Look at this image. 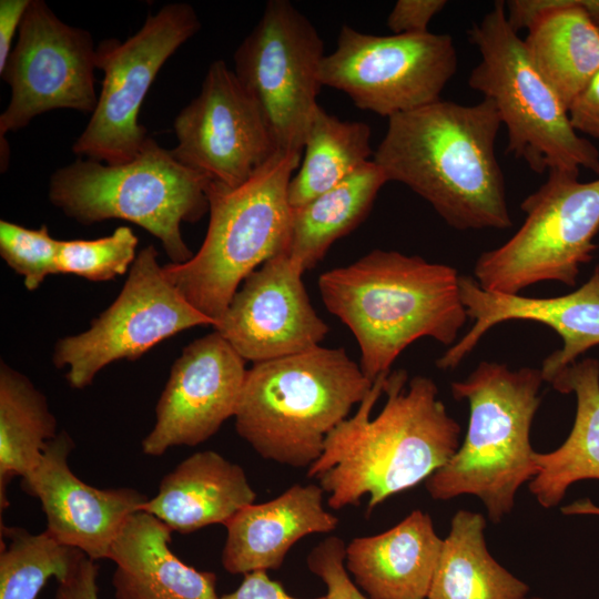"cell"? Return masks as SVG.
Wrapping results in <instances>:
<instances>
[{"label":"cell","instance_id":"obj_1","mask_svg":"<svg viewBox=\"0 0 599 599\" xmlns=\"http://www.w3.org/2000/svg\"><path fill=\"white\" fill-rule=\"evenodd\" d=\"M406 370L380 375L356 413L325 438L307 468L328 495L331 508L356 506L368 496L367 512L413 488L443 467L459 447L460 427L433 379Z\"/></svg>","mask_w":599,"mask_h":599},{"label":"cell","instance_id":"obj_2","mask_svg":"<svg viewBox=\"0 0 599 599\" xmlns=\"http://www.w3.org/2000/svg\"><path fill=\"white\" fill-rule=\"evenodd\" d=\"M500 126L488 99L471 105L438 100L389 118L373 161L449 226L505 230L512 223L496 155Z\"/></svg>","mask_w":599,"mask_h":599},{"label":"cell","instance_id":"obj_3","mask_svg":"<svg viewBox=\"0 0 599 599\" xmlns=\"http://www.w3.org/2000/svg\"><path fill=\"white\" fill-rule=\"evenodd\" d=\"M457 270L418 255L374 250L323 273L326 308L354 334L359 366L372 382L389 374L397 356L420 337L454 345L467 313Z\"/></svg>","mask_w":599,"mask_h":599},{"label":"cell","instance_id":"obj_4","mask_svg":"<svg viewBox=\"0 0 599 599\" xmlns=\"http://www.w3.org/2000/svg\"><path fill=\"white\" fill-rule=\"evenodd\" d=\"M373 383L344 348L317 346L254 363L234 415L236 432L261 457L308 468Z\"/></svg>","mask_w":599,"mask_h":599},{"label":"cell","instance_id":"obj_5","mask_svg":"<svg viewBox=\"0 0 599 599\" xmlns=\"http://www.w3.org/2000/svg\"><path fill=\"white\" fill-rule=\"evenodd\" d=\"M542 382L540 368L484 361L451 383L454 398L469 404V422L457 451L426 479L433 499L476 496L495 524L511 511L517 490L538 471L530 428Z\"/></svg>","mask_w":599,"mask_h":599},{"label":"cell","instance_id":"obj_6","mask_svg":"<svg viewBox=\"0 0 599 599\" xmlns=\"http://www.w3.org/2000/svg\"><path fill=\"white\" fill-rule=\"evenodd\" d=\"M302 154L277 151L236 187L209 182L210 221L200 250L184 263L163 265L185 300L215 325L240 284L258 265L286 252L292 215L288 184Z\"/></svg>","mask_w":599,"mask_h":599},{"label":"cell","instance_id":"obj_7","mask_svg":"<svg viewBox=\"0 0 599 599\" xmlns=\"http://www.w3.org/2000/svg\"><path fill=\"white\" fill-rule=\"evenodd\" d=\"M207 179L180 163L171 150L149 138L131 161L109 165L79 158L49 180L50 202L81 224L120 219L158 237L171 263L193 253L181 233L209 211Z\"/></svg>","mask_w":599,"mask_h":599},{"label":"cell","instance_id":"obj_8","mask_svg":"<svg viewBox=\"0 0 599 599\" xmlns=\"http://www.w3.org/2000/svg\"><path fill=\"white\" fill-rule=\"evenodd\" d=\"M480 54L468 85L490 100L508 133L507 152L537 174L549 171L599 173V151L573 129L568 109L530 62L518 32L497 0L467 30Z\"/></svg>","mask_w":599,"mask_h":599},{"label":"cell","instance_id":"obj_9","mask_svg":"<svg viewBox=\"0 0 599 599\" xmlns=\"http://www.w3.org/2000/svg\"><path fill=\"white\" fill-rule=\"evenodd\" d=\"M578 175L549 171L521 202V226L476 261L474 275L481 288L515 295L544 281L575 285L580 266L592 258L599 230V179L581 182Z\"/></svg>","mask_w":599,"mask_h":599},{"label":"cell","instance_id":"obj_10","mask_svg":"<svg viewBox=\"0 0 599 599\" xmlns=\"http://www.w3.org/2000/svg\"><path fill=\"white\" fill-rule=\"evenodd\" d=\"M200 28L192 6L169 3L149 14L126 40L101 41L95 65L104 74L102 88L90 121L72 145L73 153L109 165L135 158L149 140L139 123L149 89L166 60Z\"/></svg>","mask_w":599,"mask_h":599},{"label":"cell","instance_id":"obj_11","mask_svg":"<svg viewBox=\"0 0 599 599\" xmlns=\"http://www.w3.org/2000/svg\"><path fill=\"white\" fill-rule=\"evenodd\" d=\"M321 35L290 1L271 0L234 53V72L257 104L277 151L303 153L319 106Z\"/></svg>","mask_w":599,"mask_h":599},{"label":"cell","instance_id":"obj_12","mask_svg":"<svg viewBox=\"0 0 599 599\" xmlns=\"http://www.w3.org/2000/svg\"><path fill=\"white\" fill-rule=\"evenodd\" d=\"M456 70L448 34L374 35L344 24L335 51L322 60L319 80L357 108L389 119L440 100Z\"/></svg>","mask_w":599,"mask_h":599},{"label":"cell","instance_id":"obj_13","mask_svg":"<svg viewBox=\"0 0 599 599\" xmlns=\"http://www.w3.org/2000/svg\"><path fill=\"white\" fill-rule=\"evenodd\" d=\"M153 245L142 248L114 302L90 327L59 339L55 367H68L67 380L81 389L106 365L135 361L150 348L195 326H215L197 311L167 278Z\"/></svg>","mask_w":599,"mask_h":599},{"label":"cell","instance_id":"obj_14","mask_svg":"<svg viewBox=\"0 0 599 599\" xmlns=\"http://www.w3.org/2000/svg\"><path fill=\"white\" fill-rule=\"evenodd\" d=\"M97 48L88 30L60 20L43 0H31L0 75L11 97L0 115L1 140L55 109L93 113Z\"/></svg>","mask_w":599,"mask_h":599},{"label":"cell","instance_id":"obj_15","mask_svg":"<svg viewBox=\"0 0 599 599\" xmlns=\"http://www.w3.org/2000/svg\"><path fill=\"white\" fill-rule=\"evenodd\" d=\"M173 129V156L225 187L246 182L277 152L257 104L223 60L211 63L199 95L180 111Z\"/></svg>","mask_w":599,"mask_h":599},{"label":"cell","instance_id":"obj_16","mask_svg":"<svg viewBox=\"0 0 599 599\" xmlns=\"http://www.w3.org/2000/svg\"><path fill=\"white\" fill-rule=\"evenodd\" d=\"M247 369L216 331L184 347L155 407L142 451L161 456L175 446H196L234 417Z\"/></svg>","mask_w":599,"mask_h":599},{"label":"cell","instance_id":"obj_17","mask_svg":"<svg viewBox=\"0 0 599 599\" xmlns=\"http://www.w3.org/2000/svg\"><path fill=\"white\" fill-rule=\"evenodd\" d=\"M304 271L286 252L251 273L214 326L244 361L260 363L319 346L327 324L305 291Z\"/></svg>","mask_w":599,"mask_h":599},{"label":"cell","instance_id":"obj_18","mask_svg":"<svg viewBox=\"0 0 599 599\" xmlns=\"http://www.w3.org/2000/svg\"><path fill=\"white\" fill-rule=\"evenodd\" d=\"M74 448L60 432L45 447L34 469L21 478L22 490L41 502L47 531L60 544L81 550L92 560L109 551L130 516L149 497L130 487L97 488L82 481L69 466Z\"/></svg>","mask_w":599,"mask_h":599},{"label":"cell","instance_id":"obj_19","mask_svg":"<svg viewBox=\"0 0 599 599\" xmlns=\"http://www.w3.org/2000/svg\"><path fill=\"white\" fill-rule=\"evenodd\" d=\"M460 298L473 327L436 361L441 370L454 369L491 327L510 319L532 321L551 327L562 347L541 364L544 382L550 383L578 356L599 344V265L578 290L557 297H526L489 292L477 281L460 275Z\"/></svg>","mask_w":599,"mask_h":599},{"label":"cell","instance_id":"obj_20","mask_svg":"<svg viewBox=\"0 0 599 599\" xmlns=\"http://www.w3.org/2000/svg\"><path fill=\"white\" fill-rule=\"evenodd\" d=\"M507 19L542 79L568 109L599 70V29L575 0H508Z\"/></svg>","mask_w":599,"mask_h":599},{"label":"cell","instance_id":"obj_21","mask_svg":"<svg viewBox=\"0 0 599 599\" xmlns=\"http://www.w3.org/2000/svg\"><path fill=\"white\" fill-rule=\"evenodd\" d=\"M319 485H294L276 498L251 504L224 526L223 568L233 575L277 569L302 538L336 529L338 518L325 510Z\"/></svg>","mask_w":599,"mask_h":599},{"label":"cell","instance_id":"obj_22","mask_svg":"<svg viewBox=\"0 0 599 599\" xmlns=\"http://www.w3.org/2000/svg\"><path fill=\"white\" fill-rule=\"evenodd\" d=\"M441 546L430 516L417 509L382 534L353 539L345 566L369 599H427Z\"/></svg>","mask_w":599,"mask_h":599},{"label":"cell","instance_id":"obj_23","mask_svg":"<svg viewBox=\"0 0 599 599\" xmlns=\"http://www.w3.org/2000/svg\"><path fill=\"white\" fill-rule=\"evenodd\" d=\"M172 532L144 510L130 516L108 556L116 599H219L215 573L180 560L170 548Z\"/></svg>","mask_w":599,"mask_h":599},{"label":"cell","instance_id":"obj_24","mask_svg":"<svg viewBox=\"0 0 599 599\" xmlns=\"http://www.w3.org/2000/svg\"><path fill=\"white\" fill-rule=\"evenodd\" d=\"M256 494L245 470L214 450L197 451L166 474L144 510L172 531L194 532L210 525H225Z\"/></svg>","mask_w":599,"mask_h":599},{"label":"cell","instance_id":"obj_25","mask_svg":"<svg viewBox=\"0 0 599 599\" xmlns=\"http://www.w3.org/2000/svg\"><path fill=\"white\" fill-rule=\"evenodd\" d=\"M550 384L559 393H575L577 410L564 444L552 451L534 454L538 471L529 490L544 508L557 506L573 483L599 479V362H575Z\"/></svg>","mask_w":599,"mask_h":599},{"label":"cell","instance_id":"obj_26","mask_svg":"<svg viewBox=\"0 0 599 599\" xmlns=\"http://www.w3.org/2000/svg\"><path fill=\"white\" fill-rule=\"evenodd\" d=\"M483 515L458 510L450 522L427 599H525L526 582L498 564L487 549Z\"/></svg>","mask_w":599,"mask_h":599},{"label":"cell","instance_id":"obj_27","mask_svg":"<svg viewBox=\"0 0 599 599\" xmlns=\"http://www.w3.org/2000/svg\"><path fill=\"white\" fill-rule=\"evenodd\" d=\"M388 179L368 161L341 183L309 202L292 207L286 253L304 272L314 267L331 245L368 214Z\"/></svg>","mask_w":599,"mask_h":599},{"label":"cell","instance_id":"obj_28","mask_svg":"<svg viewBox=\"0 0 599 599\" xmlns=\"http://www.w3.org/2000/svg\"><path fill=\"white\" fill-rule=\"evenodd\" d=\"M57 420L45 396L3 362L0 366V509L9 506L8 485L38 465L57 437Z\"/></svg>","mask_w":599,"mask_h":599},{"label":"cell","instance_id":"obj_29","mask_svg":"<svg viewBox=\"0 0 599 599\" xmlns=\"http://www.w3.org/2000/svg\"><path fill=\"white\" fill-rule=\"evenodd\" d=\"M370 133L366 123L341 120L318 106L308 128L304 155L288 184L291 207L325 193L370 161Z\"/></svg>","mask_w":599,"mask_h":599},{"label":"cell","instance_id":"obj_30","mask_svg":"<svg viewBox=\"0 0 599 599\" xmlns=\"http://www.w3.org/2000/svg\"><path fill=\"white\" fill-rule=\"evenodd\" d=\"M0 599H35L50 578L64 580L84 555L47 530L31 534L1 522Z\"/></svg>","mask_w":599,"mask_h":599},{"label":"cell","instance_id":"obj_31","mask_svg":"<svg viewBox=\"0 0 599 599\" xmlns=\"http://www.w3.org/2000/svg\"><path fill=\"white\" fill-rule=\"evenodd\" d=\"M138 243L128 226H120L100 238L60 241L58 273L93 282L113 280L131 268L138 255Z\"/></svg>","mask_w":599,"mask_h":599},{"label":"cell","instance_id":"obj_32","mask_svg":"<svg viewBox=\"0 0 599 599\" xmlns=\"http://www.w3.org/2000/svg\"><path fill=\"white\" fill-rule=\"evenodd\" d=\"M60 240L49 229H28L13 222L0 221V255L23 277L29 291L37 290L47 276L58 274Z\"/></svg>","mask_w":599,"mask_h":599},{"label":"cell","instance_id":"obj_33","mask_svg":"<svg viewBox=\"0 0 599 599\" xmlns=\"http://www.w3.org/2000/svg\"><path fill=\"white\" fill-rule=\"evenodd\" d=\"M346 546L331 536L315 546L306 558L308 569L326 587V599H369L352 581L345 566Z\"/></svg>","mask_w":599,"mask_h":599},{"label":"cell","instance_id":"obj_34","mask_svg":"<svg viewBox=\"0 0 599 599\" xmlns=\"http://www.w3.org/2000/svg\"><path fill=\"white\" fill-rule=\"evenodd\" d=\"M447 4L445 0H398L387 17L393 34H416L428 31L432 19Z\"/></svg>","mask_w":599,"mask_h":599},{"label":"cell","instance_id":"obj_35","mask_svg":"<svg viewBox=\"0 0 599 599\" xmlns=\"http://www.w3.org/2000/svg\"><path fill=\"white\" fill-rule=\"evenodd\" d=\"M573 129L599 139V70L568 108Z\"/></svg>","mask_w":599,"mask_h":599},{"label":"cell","instance_id":"obj_36","mask_svg":"<svg viewBox=\"0 0 599 599\" xmlns=\"http://www.w3.org/2000/svg\"><path fill=\"white\" fill-rule=\"evenodd\" d=\"M94 560L83 555L70 575L58 582L54 599H99Z\"/></svg>","mask_w":599,"mask_h":599},{"label":"cell","instance_id":"obj_37","mask_svg":"<svg viewBox=\"0 0 599 599\" xmlns=\"http://www.w3.org/2000/svg\"><path fill=\"white\" fill-rule=\"evenodd\" d=\"M219 599H301L288 595L283 586L272 580L265 570H256L244 575L238 588ZM326 599V596L311 598Z\"/></svg>","mask_w":599,"mask_h":599},{"label":"cell","instance_id":"obj_38","mask_svg":"<svg viewBox=\"0 0 599 599\" xmlns=\"http://www.w3.org/2000/svg\"><path fill=\"white\" fill-rule=\"evenodd\" d=\"M30 2L31 0L0 1V69L3 68L12 50L13 37L19 31Z\"/></svg>","mask_w":599,"mask_h":599},{"label":"cell","instance_id":"obj_39","mask_svg":"<svg viewBox=\"0 0 599 599\" xmlns=\"http://www.w3.org/2000/svg\"><path fill=\"white\" fill-rule=\"evenodd\" d=\"M561 512L565 515H596L599 516V506L595 505L590 499L582 498L573 501L570 505L561 507Z\"/></svg>","mask_w":599,"mask_h":599},{"label":"cell","instance_id":"obj_40","mask_svg":"<svg viewBox=\"0 0 599 599\" xmlns=\"http://www.w3.org/2000/svg\"><path fill=\"white\" fill-rule=\"evenodd\" d=\"M591 22L599 29V0H575Z\"/></svg>","mask_w":599,"mask_h":599},{"label":"cell","instance_id":"obj_41","mask_svg":"<svg viewBox=\"0 0 599 599\" xmlns=\"http://www.w3.org/2000/svg\"><path fill=\"white\" fill-rule=\"evenodd\" d=\"M525 599H544V598H540V597H532V598H525Z\"/></svg>","mask_w":599,"mask_h":599}]
</instances>
